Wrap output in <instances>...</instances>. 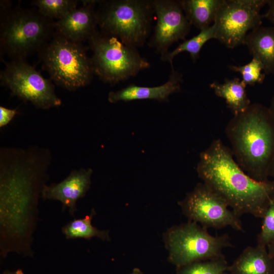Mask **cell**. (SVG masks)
Here are the masks:
<instances>
[{"label":"cell","instance_id":"cell-20","mask_svg":"<svg viewBox=\"0 0 274 274\" xmlns=\"http://www.w3.org/2000/svg\"><path fill=\"white\" fill-rule=\"evenodd\" d=\"M216 39V32L214 24L200 30L196 36L180 44L171 52H167L161 55L160 59L163 61L169 62L173 68V59L181 52H187L190 54L193 61L195 62L199 57L200 51L204 45L211 39Z\"/></svg>","mask_w":274,"mask_h":274},{"label":"cell","instance_id":"cell-4","mask_svg":"<svg viewBox=\"0 0 274 274\" xmlns=\"http://www.w3.org/2000/svg\"><path fill=\"white\" fill-rule=\"evenodd\" d=\"M0 48L11 60L25 59L39 52L56 30L55 21L35 9H11L8 1L1 2Z\"/></svg>","mask_w":274,"mask_h":274},{"label":"cell","instance_id":"cell-5","mask_svg":"<svg viewBox=\"0 0 274 274\" xmlns=\"http://www.w3.org/2000/svg\"><path fill=\"white\" fill-rule=\"evenodd\" d=\"M96 10L101 32L135 48L142 47L151 32L152 1H99Z\"/></svg>","mask_w":274,"mask_h":274},{"label":"cell","instance_id":"cell-16","mask_svg":"<svg viewBox=\"0 0 274 274\" xmlns=\"http://www.w3.org/2000/svg\"><path fill=\"white\" fill-rule=\"evenodd\" d=\"M228 271L230 274H274V259L265 247H247Z\"/></svg>","mask_w":274,"mask_h":274},{"label":"cell","instance_id":"cell-23","mask_svg":"<svg viewBox=\"0 0 274 274\" xmlns=\"http://www.w3.org/2000/svg\"><path fill=\"white\" fill-rule=\"evenodd\" d=\"M228 268L227 262L223 256L179 267L177 274H225Z\"/></svg>","mask_w":274,"mask_h":274},{"label":"cell","instance_id":"cell-7","mask_svg":"<svg viewBox=\"0 0 274 274\" xmlns=\"http://www.w3.org/2000/svg\"><path fill=\"white\" fill-rule=\"evenodd\" d=\"M88 41L93 52L91 58L94 75L111 85L134 77L150 66L136 48L116 38L96 30Z\"/></svg>","mask_w":274,"mask_h":274},{"label":"cell","instance_id":"cell-18","mask_svg":"<svg viewBox=\"0 0 274 274\" xmlns=\"http://www.w3.org/2000/svg\"><path fill=\"white\" fill-rule=\"evenodd\" d=\"M246 85L238 78L226 79L223 83L214 82L210 84L215 94L225 99L234 115L244 112L251 105L245 88Z\"/></svg>","mask_w":274,"mask_h":274},{"label":"cell","instance_id":"cell-21","mask_svg":"<svg viewBox=\"0 0 274 274\" xmlns=\"http://www.w3.org/2000/svg\"><path fill=\"white\" fill-rule=\"evenodd\" d=\"M94 210L89 215L79 219H74L62 228V232L67 239L83 238L89 239L97 237L102 240H110L109 231L100 230L91 224Z\"/></svg>","mask_w":274,"mask_h":274},{"label":"cell","instance_id":"cell-8","mask_svg":"<svg viewBox=\"0 0 274 274\" xmlns=\"http://www.w3.org/2000/svg\"><path fill=\"white\" fill-rule=\"evenodd\" d=\"M168 259L179 268L223 256V249L232 247L229 236L210 234L207 228L191 221L169 228L163 235Z\"/></svg>","mask_w":274,"mask_h":274},{"label":"cell","instance_id":"cell-25","mask_svg":"<svg viewBox=\"0 0 274 274\" xmlns=\"http://www.w3.org/2000/svg\"><path fill=\"white\" fill-rule=\"evenodd\" d=\"M262 219L257 245L266 247L274 243V196L270 200Z\"/></svg>","mask_w":274,"mask_h":274},{"label":"cell","instance_id":"cell-31","mask_svg":"<svg viewBox=\"0 0 274 274\" xmlns=\"http://www.w3.org/2000/svg\"><path fill=\"white\" fill-rule=\"evenodd\" d=\"M4 274H23L21 270H17L13 272H6Z\"/></svg>","mask_w":274,"mask_h":274},{"label":"cell","instance_id":"cell-32","mask_svg":"<svg viewBox=\"0 0 274 274\" xmlns=\"http://www.w3.org/2000/svg\"><path fill=\"white\" fill-rule=\"evenodd\" d=\"M130 274H142V273L138 268H134Z\"/></svg>","mask_w":274,"mask_h":274},{"label":"cell","instance_id":"cell-9","mask_svg":"<svg viewBox=\"0 0 274 274\" xmlns=\"http://www.w3.org/2000/svg\"><path fill=\"white\" fill-rule=\"evenodd\" d=\"M5 64V68L1 72V82L12 95L41 109L61 105L52 81L44 78L25 59L11 60Z\"/></svg>","mask_w":274,"mask_h":274},{"label":"cell","instance_id":"cell-22","mask_svg":"<svg viewBox=\"0 0 274 274\" xmlns=\"http://www.w3.org/2000/svg\"><path fill=\"white\" fill-rule=\"evenodd\" d=\"M76 0H35L32 4L44 16L58 20L77 8Z\"/></svg>","mask_w":274,"mask_h":274},{"label":"cell","instance_id":"cell-30","mask_svg":"<svg viewBox=\"0 0 274 274\" xmlns=\"http://www.w3.org/2000/svg\"><path fill=\"white\" fill-rule=\"evenodd\" d=\"M268 247V253L274 259V243L267 246Z\"/></svg>","mask_w":274,"mask_h":274},{"label":"cell","instance_id":"cell-33","mask_svg":"<svg viewBox=\"0 0 274 274\" xmlns=\"http://www.w3.org/2000/svg\"><path fill=\"white\" fill-rule=\"evenodd\" d=\"M225 274H227L226 273H225Z\"/></svg>","mask_w":274,"mask_h":274},{"label":"cell","instance_id":"cell-17","mask_svg":"<svg viewBox=\"0 0 274 274\" xmlns=\"http://www.w3.org/2000/svg\"><path fill=\"white\" fill-rule=\"evenodd\" d=\"M246 45L253 58L261 63L264 73L274 74V26H259L246 38Z\"/></svg>","mask_w":274,"mask_h":274},{"label":"cell","instance_id":"cell-26","mask_svg":"<svg viewBox=\"0 0 274 274\" xmlns=\"http://www.w3.org/2000/svg\"><path fill=\"white\" fill-rule=\"evenodd\" d=\"M17 109H10L0 107V127H3L8 125L15 115L17 114Z\"/></svg>","mask_w":274,"mask_h":274},{"label":"cell","instance_id":"cell-29","mask_svg":"<svg viewBox=\"0 0 274 274\" xmlns=\"http://www.w3.org/2000/svg\"><path fill=\"white\" fill-rule=\"evenodd\" d=\"M268 175L269 176H272L273 178H274V156L270 164Z\"/></svg>","mask_w":274,"mask_h":274},{"label":"cell","instance_id":"cell-13","mask_svg":"<svg viewBox=\"0 0 274 274\" xmlns=\"http://www.w3.org/2000/svg\"><path fill=\"white\" fill-rule=\"evenodd\" d=\"M92 170L80 168L72 170L63 181L58 184L44 185L41 196L44 199L57 200L62 203V208H68L74 216L77 200L84 197L90 188Z\"/></svg>","mask_w":274,"mask_h":274},{"label":"cell","instance_id":"cell-14","mask_svg":"<svg viewBox=\"0 0 274 274\" xmlns=\"http://www.w3.org/2000/svg\"><path fill=\"white\" fill-rule=\"evenodd\" d=\"M99 1H82L83 6L76 8L55 21V30L74 41L88 40L98 26L95 5Z\"/></svg>","mask_w":274,"mask_h":274},{"label":"cell","instance_id":"cell-28","mask_svg":"<svg viewBox=\"0 0 274 274\" xmlns=\"http://www.w3.org/2000/svg\"><path fill=\"white\" fill-rule=\"evenodd\" d=\"M268 110L272 118L274 120V94L272 97L271 104Z\"/></svg>","mask_w":274,"mask_h":274},{"label":"cell","instance_id":"cell-6","mask_svg":"<svg viewBox=\"0 0 274 274\" xmlns=\"http://www.w3.org/2000/svg\"><path fill=\"white\" fill-rule=\"evenodd\" d=\"M38 54L51 80L69 91L87 85L94 75L91 58L82 43L56 31Z\"/></svg>","mask_w":274,"mask_h":274},{"label":"cell","instance_id":"cell-11","mask_svg":"<svg viewBox=\"0 0 274 274\" xmlns=\"http://www.w3.org/2000/svg\"><path fill=\"white\" fill-rule=\"evenodd\" d=\"M189 221L199 223L208 228H222L229 226L244 231L239 217L228 208L226 202L203 183L178 202Z\"/></svg>","mask_w":274,"mask_h":274},{"label":"cell","instance_id":"cell-3","mask_svg":"<svg viewBox=\"0 0 274 274\" xmlns=\"http://www.w3.org/2000/svg\"><path fill=\"white\" fill-rule=\"evenodd\" d=\"M232 153L242 169L253 179L266 182L274 156V120L268 108L251 104L226 127Z\"/></svg>","mask_w":274,"mask_h":274},{"label":"cell","instance_id":"cell-10","mask_svg":"<svg viewBox=\"0 0 274 274\" xmlns=\"http://www.w3.org/2000/svg\"><path fill=\"white\" fill-rule=\"evenodd\" d=\"M268 0H223L213 23L216 39L227 48L244 44L247 32L261 26Z\"/></svg>","mask_w":274,"mask_h":274},{"label":"cell","instance_id":"cell-19","mask_svg":"<svg viewBox=\"0 0 274 274\" xmlns=\"http://www.w3.org/2000/svg\"><path fill=\"white\" fill-rule=\"evenodd\" d=\"M185 16L192 25L201 30L214 23L223 0L179 1Z\"/></svg>","mask_w":274,"mask_h":274},{"label":"cell","instance_id":"cell-12","mask_svg":"<svg viewBox=\"0 0 274 274\" xmlns=\"http://www.w3.org/2000/svg\"><path fill=\"white\" fill-rule=\"evenodd\" d=\"M156 23L149 45L161 55L168 52L175 42L184 40L191 25L187 19L179 1L153 0Z\"/></svg>","mask_w":274,"mask_h":274},{"label":"cell","instance_id":"cell-15","mask_svg":"<svg viewBox=\"0 0 274 274\" xmlns=\"http://www.w3.org/2000/svg\"><path fill=\"white\" fill-rule=\"evenodd\" d=\"M182 81V74L173 68L168 80L161 85L144 87L132 84L119 90L110 91L108 100L111 103L139 99L166 101L171 94L180 91Z\"/></svg>","mask_w":274,"mask_h":274},{"label":"cell","instance_id":"cell-27","mask_svg":"<svg viewBox=\"0 0 274 274\" xmlns=\"http://www.w3.org/2000/svg\"><path fill=\"white\" fill-rule=\"evenodd\" d=\"M267 5L268 8L263 17L267 19L274 25V0H268Z\"/></svg>","mask_w":274,"mask_h":274},{"label":"cell","instance_id":"cell-24","mask_svg":"<svg viewBox=\"0 0 274 274\" xmlns=\"http://www.w3.org/2000/svg\"><path fill=\"white\" fill-rule=\"evenodd\" d=\"M229 68L233 71L239 73L242 77V82L247 85H253L256 83H262L265 75L262 74L263 67L259 60L253 58L252 60L244 65H229Z\"/></svg>","mask_w":274,"mask_h":274},{"label":"cell","instance_id":"cell-2","mask_svg":"<svg viewBox=\"0 0 274 274\" xmlns=\"http://www.w3.org/2000/svg\"><path fill=\"white\" fill-rule=\"evenodd\" d=\"M50 151L30 147L26 149L2 148L0 151L1 215L13 210L14 230L16 217L23 225L26 217L36 207L38 198L47 179L51 162Z\"/></svg>","mask_w":274,"mask_h":274},{"label":"cell","instance_id":"cell-1","mask_svg":"<svg viewBox=\"0 0 274 274\" xmlns=\"http://www.w3.org/2000/svg\"><path fill=\"white\" fill-rule=\"evenodd\" d=\"M203 183L220 195L238 216L262 218L274 196V181H257L246 174L219 139L202 152L197 166Z\"/></svg>","mask_w":274,"mask_h":274}]
</instances>
